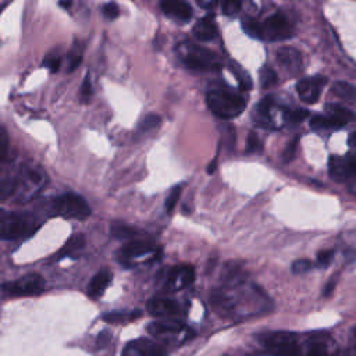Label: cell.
Segmentation results:
<instances>
[{
    "label": "cell",
    "mask_w": 356,
    "mask_h": 356,
    "mask_svg": "<svg viewBox=\"0 0 356 356\" xmlns=\"http://www.w3.org/2000/svg\"><path fill=\"white\" fill-rule=\"evenodd\" d=\"M345 161V167L348 174H356V153H349L346 154V157L343 159Z\"/></svg>",
    "instance_id": "cell-40"
},
{
    "label": "cell",
    "mask_w": 356,
    "mask_h": 356,
    "mask_svg": "<svg viewBox=\"0 0 356 356\" xmlns=\"http://www.w3.org/2000/svg\"><path fill=\"white\" fill-rule=\"evenodd\" d=\"M0 291L7 296H33L44 291V280L36 273L26 274L15 281H8L0 285Z\"/></svg>",
    "instance_id": "cell-5"
},
{
    "label": "cell",
    "mask_w": 356,
    "mask_h": 356,
    "mask_svg": "<svg viewBox=\"0 0 356 356\" xmlns=\"http://www.w3.org/2000/svg\"><path fill=\"white\" fill-rule=\"evenodd\" d=\"M261 149V142L259 139V136L254 132H250L248 135V140H246V153H256Z\"/></svg>",
    "instance_id": "cell-34"
},
{
    "label": "cell",
    "mask_w": 356,
    "mask_h": 356,
    "mask_svg": "<svg viewBox=\"0 0 356 356\" xmlns=\"http://www.w3.org/2000/svg\"><path fill=\"white\" fill-rule=\"evenodd\" d=\"M195 280V270L191 266H175L170 268L165 280V288L168 291H179L191 285Z\"/></svg>",
    "instance_id": "cell-10"
},
{
    "label": "cell",
    "mask_w": 356,
    "mask_h": 356,
    "mask_svg": "<svg viewBox=\"0 0 356 356\" xmlns=\"http://www.w3.org/2000/svg\"><path fill=\"white\" fill-rule=\"evenodd\" d=\"M206 103L214 115L222 120L238 117L245 110V99L227 89H213L206 95Z\"/></svg>",
    "instance_id": "cell-1"
},
{
    "label": "cell",
    "mask_w": 356,
    "mask_h": 356,
    "mask_svg": "<svg viewBox=\"0 0 356 356\" xmlns=\"http://www.w3.org/2000/svg\"><path fill=\"white\" fill-rule=\"evenodd\" d=\"M82 61V54L78 51H74L72 56L70 57V71H74Z\"/></svg>",
    "instance_id": "cell-41"
},
{
    "label": "cell",
    "mask_w": 356,
    "mask_h": 356,
    "mask_svg": "<svg viewBox=\"0 0 356 356\" xmlns=\"http://www.w3.org/2000/svg\"><path fill=\"white\" fill-rule=\"evenodd\" d=\"M54 211L65 218H76L83 220L90 216L92 210L86 200L72 192L64 193L54 199Z\"/></svg>",
    "instance_id": "cell-6"
},
{
    "label": "cell",
    "mask_w": 356,
    "mask_h": 356,
    "mask_svg": "<svg viewBox=\"0 0 356 356\" xmlns=\"http://www.w3.org/2000/svg\"><path fill=\"white\" fill-rule=\"evenodd\" d=\"M222 13L228 17H232L241 10V0H222Z\"/></svg>",
    "instance_id": "cell-29"
},
{
    "label": "cell",
    "mask_w": 356,
    "mask_h": 356,
    "mask_svg": "<svg viewBox=\"0 0 356 356\" xmlns=\"http://www.w3.org/2000/svg\"><path fill=\"white\" fill-rule=\"evenodd\" d=\"M60 4H61L63 7H70L71 1H70V0H63V1H60Z\"/></svg>",
    "instance_id": "cell-45"
},
{
    "label": "cell",
    "mask_w": 356,
    "mask_h": 356,
    "mask_svg": "<svg viewBox=\"0 0 356 356\" xmlns=\"http://www.w3.org/2000/svg\"><path fill=\"white\" fill-rule=\"evenodd\" d=\"M307 115H309V111L305 110V108H298V110H292V111L286 110V113H285V120H286L288 122H296V124H298V122L303 121Z\"/></svg>",
    "instance_id": "cell-30"
},
{
    "label": "cell",
    "mask_w": 356,
    "mask_h": 356,
    "mask_svg": "<svg viewBox=\"0 0 356 356\" xmlns=\"http://www.w3.org/2000/svg\"><path fill=\"white\" fill-rule=\"evenodd\" d=\"M327 117L330 120V129H338L348 124L350 118H353V114L350 110L339 106V104H330L327 106Z\"/></svg>",
    "instance_id": "cell-16"
},
{
    "label": "cell",
    "mask_w": 356,
    "mask_h": 356,
    "mask_svg": "<svg viewBox=\"0 0 356 356\" xmlns=\"http://www.w3.org/2000/svg\"><path fill=\"white\" fill-rule=\"evenodd\" d=\"M178 54L182 63L191 70L206 71V70L220 68L217 56L209 49H204L192 43H182L178 47Z\"/></svg>",
    "instance_id": "cell-2"
},
{
    "label": "cell",
    "mask_w": 356,
    "mask_h": 356,
    "mask_svg": "<svg viewBox=\"0 0 356 356\" xmlns=\"http://www.w3.org/2000/svg\"><path fill=\"white\" fill-rule=\"evenodd\" d=\"M261 28H263V39H267V40H274V42L285 40L293 35L292 25L289 24L288 18L281 13L270 15L261 24Z\"/></svg>",
    "instance_id": "cell-8"
},
{
    "label": "cell",
    "mask_w": 356,
    "mask_h": 356,
    "mask_svg": "<svg viewBox=\"0 0 356 356\" xmlns=\"http://www.w3.org/2000/svg\"><path fill=\"white\" fill-rule=\"evenodd\" d=\"M140 310H134V312H108L106 314H103V320L107 323H113V324H120L124 321H129V320H135L138 317H140Z\"/></svg>",
    "instance_id": "cell-21"
},
{
    "label": "cell",
    "mask_w": 356,
    "mask_h": 356,
    "mask_svg": "<svg viewBox=\"0 0 356 356\" xmlns=\"http://www.w3.org/2000/svg\"><path fill=\"white\" fill-rule=\"evenodd\" d=\"M122 353L128 356H161L165 355V349L150 339L139 338L128 342Z\"/></svg>",
    "instance_id": "cell-11"
},
{
    "label": "cell",
    "mask_w": 356,
    "mask_h": 356,
    "mask_svg": "<svg viewBox=\"0 0 356 356\" xmlns=\"http://www.w3.org/2000/svg\"><path fill=\"white\" fill-rule=\"evenodd\" d=\"M160 8L165 15L179 22H186L192 18V7L185 0H161Z\"/></svg>",
    "instance_id": "cell-14"
},
{
    "label": "cell",
    "mask_w": 356,
    "mask_h": 356,
    "mask_svg": "<svg viewBox=\"0 0 356 356\" xmlns=\"http://www.w3.org/2000/svg\"><path fill=\"white\" fill-rule=\"evenodd\" d=\"M8 149V136L3 127H0V161L4 159Z\"/></svg>",
    "instance_id": "cell-39"
},
{
    "label": "cell",
    "mask_w": 356,
    "mask_h": 356,
    "mask_svg": "<svg viewBox=\"0 0 356 356\" xmlns=\"http://www.w3.org/2000/svg\"><path fill=\"white\" fill-rule=\"evenodd\" d=\"M348 142H349V145H350L352 147H356V131L350 135V138H349Z\"/></svg>",
    "instance_id": "cell-44"
},
{
    "label": "cell",
    "mask_w": 356,
    "mask_h": 356,
    "mask_svg": "<svg viewBox=\"0 0 356 356\" xmlns=\"http://www.w3.org/2000/svg\"><path fill=\"white\" fill-rule=\"evenodd\" d=\"M179 196H181V188H179V186H175V188L170 192L168 197L165 199V211H167V214H171V213H172V210H174V207H175L178 199H179Z\"/></svg>",
    "instance_id": "cell-31"
},
{
    "label": "cell",
    "mask_w": 356,
    "mask_h": 356,
    "mask_svg": "<svg viewBox=\"0 0 356 356\" xmlns=\"http://www.w3.org/2000/svg\"><path fill=\"white\" fill-rule=\"evenodd\" d=\"M310 128L314 131H321V129H330V120L327 115H314L310 120Z\"/></svg>",
    "instance_id": "cell-32"
},
{
    "label": "cell",
    "mask_w": 356,
    "mask_h": 356,
    "mask_svg": "<svg viewBox=\"0 0 356 356\" xmlns=\"http://www.w3.org/2000/svg\"><path fill=\"white\" fill-rule=\"evenodd\" d=\"M110 341H111L110 332H108V331H103V332L99 335V338H97V345L103 348V346H106Z\"/></svg>",
    "instance_id": "cell-43"
},
{
    "label": "cell",
    "mask_w": 356,
    "mask_h": 356,
    "mask_svg": "<svg viewBox=\"0 0 356 356\" xmlns=\"http://www.w3.org/2000/svg\"><path fill=\"white\" fill-rule=\"evenodd\" d=\"M154 250L153 243L147 242V241H132L129 243H127L124 248L120 249L118 256L121 259V261H131L134 259L142 257L145 254H149Z\"/></svg>",
    "instance_id": "cell-15"
},
{
    "label": "cell",
    "mask_w": 356,
    "mask_h": 356,
    "mask_svg": "<svg viewBox=\"0 0 356 356\" xmlns=\"http://www.w3.org/2000/svg\"><path fill=\"white\" fill-rule=\"evenodd\" d=\"M3 213H4V210H3V209H0V217H1V214H3Z\"/></svg>",
    "instance_id": "cell-46"
},
{
    "label": "cell",
    "mask_w": 356,
    "mask_h": 356,
    "mask_svg": "<svg viewBox=\"0 0 356 356\" xmlns=\"http://www.w3.org/2000/svg\"><path fill=\"white\" fill-rule=\"evenodd\" d=\"M312 268V263L306 259H299L292 263V271L296 274H303Z\"/></svg>",
    "instance_id": "cell-38"
},
{
    "label": "cell",
    "mask_w": 356,
    "mask_h": 356,
    "mask_svg": "<svg viewBox=\"0 0 356 356\" xmlns=\"http://www.w3.org/2000/svg\"><path fill=\"white\" fill-rule=\"evenodd\" d=\"M261 346L266 349L280 353V355H295L300 352V345L298 342V335L295 332L274 331L264 332L257 337Z\"/></svg>",
    "instance_id": "cell-3"
},
{
    "label": "cell",
    "mask_w": 356,
    "mask_h": 356,
    "mask_svg": "<svg viewBox=\"0 0 356 356\" xmlns=\"http://www.w3.org/2000/svg\"><path fill=\"white\" fill-rule=\"evenodd\" d=\"M231 71H232V74L235 75V78L238 79V83H239V86H241L242 90H249V89L252 88V81H250V78L248 76V74H246L239 65L232 64Z\"/></svg>",
    "instance_id": "cell-25"
},
{
    "label": "cell",
    "mask_w": 356,
    "mask_h": 356,
    "mask_svg": "<svg viewBox=\"0 0 356 356\" xmlns=\"http://www.w3.org/2000/svg\"><path fill=\"white\" fill-rule=\"evenodd\" d=\"M298 142H299V138L292 139V140L289 142V145L286 146V149L284 150V153H282V160H284L285 163L291 161V160L295 157V152H296V147H298Z\"/></svg>",
    "instance_id": "cell-36"
},
{
    "label": "cell",
    "mask_w": 356,
    "mask_h": 356,
    "mask_svg": "<svg viewBox=\"0 0 356 356\" xmlns=\"http://www.w3.org/2000/svg\"><path fill=\"white\" fill-rule=\"evenodd\" d=\"M328 170H330V175L335 181H343L349 175L345 167V161L339 156H331L328 163Z\"/></svg>",
    "instance_id": "cell-20"
},
{
    "label": "cell",
    "mask_w": 356,
    "mask_h": 356,
    "mask_svg": "<svg viewBox=\"0 0 356 356\" xmlns=\"http://www.w3.org/2000/svg\"><path fill=\"white\" fill-rule=\"evenodd\" d=\"M332 93L335 96H338L339 99H343V100H355L356 97V89L355 86H352L350 83L348 82H342V81H338L332 85L331 88Z\"/></svg>",
    "instance_id": "cell-22"
},
{
    "label": "cell",
    "mask_w": 356,
    "mask_h": 356,
    "mask_svg": "<svg viewBox=\"0 0 356 356\" xmlns=\"http://www.w3.org/2000/svg\"><path fill=\"white\" fill-rule=\"evenodd\" d=\"M161 122V118L156 114H150L147 117H145L142 121H140V125H139V131L142 132H146V131H150L156 127H159Z\"/></svg>",
    "instance_id": "cell-28"
},
{
    "label": "cell",
    "mask_w": 356,
    "mask_h": 356,
    "mask_svg": "<svg viewBox=\"0 0 356 356\" xmlns=\"http://www.w3.org/2000/svg\"><path fill=\"white\" fill-rule=\"evenodd\" d=\"M92 82H90V76L89 74H86L83 82H82V86H81V100L83 103H89L90 102V97H92Z\"/></svg>",
    "instance_id": "cell-33"
},
{
    "label": "cell",
    "mask_w": 356,
    "mask_h": 356,
    "mask_svg": "<svg viewBox=\"0 0 356 356\" xmlns=\"http://www.w3.org/2000/svg\"><path fill=\"white\" fill-rule=\"evenodd\" d=\"M260 83L263 88H270L277 83V72L271 67H264L260 71Z\"/></svg>",
    "instance_id": "cell-26"
},
{
    "label": "cell",
    "mask_w": 356,
    "mask_h": 356,
    "mask_svg": "<svg viewBox=\"0 0 356 356\" xmlns=\"http://www.w3.org/2000/svg\"><path fill=\"white\" fill-rule=\"evenodd\" d=\"M33 231V220L26 214L4 211L0 217V239H18Z\"/></svg>",
    "instance_id": "cell-4"
},
{
    "label": "cell",
    "mask_w": 356,
    "mask_h": 356,
    "mask_svg": "<svg viewBox=\"0 0 356 356\" xmlns=\"http://www.w3.org/2000/svg\"><path fill=\"white\" fill-rule=\"evenodd\" d=\"M277 61L282 70L291 75H296L303 68V58L299 50L293 47H281L277 51Z\"/></svg>",
    "instance_id": "cell-12"
},
{
    "label": "cell",
    "mask_w": 356,
    "mask_h": 356,
    "mask_svg": "<svg viewBox=\"0 0 356 356\" xmlns=\"http://www.w3.org/2000/svg\"><path fill=\"white\" fill-rule=\"evenodd\" d=\"M85 245V238L82 235H75L71 236L65 245L60 249V252L57 253V259H63V257H68L71 254H75L78 250H81Z\"/></svg>",
    "instance_id": "cell-19"
},
{
    "label": "cell",
    "mask_w": 356,
    "mask_h": 356,
    "mask_svg": "<svg viewBox=\"0 0 356 356\" xmlns=\"http://www.w3.org/2000/svg\"><path fill=\"white\" fill-rule=\"evenodd\" d=\"M334 259V250L332 249H327V250H321L317 253V264L321 267L328 266Z\"/></svg>",
    "instance_id": "cell-37"
},
{
    "label": "cell",
    "mask_w": 356,
    "mask_h": 356,
    "mask_svg": "<svg viewBox=\"0 0 356 356\" xmlns=\"http://www.w3.org/2000/svg\"><path fill=\"white\" fill-rule=\"evenodd\" d=\"M110 282H111V274H110V271L102 270V271H99V273L92 278V281H90L89 285H88L86 292H88V295H89L90 298L97 299V298H100V296L104 293V291L107 289V286L110 285Z\"/></svg>",
    "instance_id": "cell-18"
},
{
    "label": "cell",
    "mask_w": 356,
    "mask_h": 356,
    "mask_svg": "<svg viewBox=\"0 0 356 356\" xmlns=\"http://www.w3.org/2000/svg\"><path fill=\"white\" fill-rule=\"evenodd\" d=\"M147 331L160 339L164 341H178L184 342L189 339L193 332L188 330L182 323L175 320H161V321H153L147 325Z\"/></svg>",
    "instance_id": "cell-7"
},
{
    "label": "cell",
    "mask_w": 356,
    "mask_h": 356,
    "mask_svg": "<svg viewBox=\"0 0 356 356\" xmlns=\"http://www.w3.org/2000/svg\"><path fill=\"white\" fill-rule=\"evenodd\" d=\"M243 31L252 36V38H257V39H263V28H261V24L254 21V19H245L243 24Z\"/></svg>",
    "instance_id": "cell-24"
},
{
    "label": "cell",
    "mask_w": 356,
    "mask_h": 356,
    "mask_svg": "<svg viewBox=\"0 0 356 356\" xmlns=\"http://www.w3.org/2000/svg\"><path fill=\"white\" fill-rule=\"evenodd\" d=\"M102 13H103V15H104L107 19H115V18L120 15V7L117 6V3L110 1V3H106V4L103 6Z\"/></svg>",
    "instance_id": "cell-35"
},
{
    "label": "cell",
    "mask_w": 356,
    "mask_h": 356,
    "mask_svg": "<svg viewBox=\"0 0 356 356\" xmlns=\"http://www.w3.org/2000/svg\"><path fill=\"white\" fill-rule=\"evenodd\" d=\"M147 312L154 316V317H171V316H177L181 312V306L177 300L170 299V298H161V296H156L152 298L147 302Z\"/></svg>",
    "instance_id": "cell-13"
},
{
    "label": "cell",
    "mask_w": 356,
    "mask_h": 356,
    "mask_svg": "<svg viewBox=\"0 0 356 356\" xmlns=\"http://www.w3.org/2000/svg\"><path fill=\"white\" fill-rule=\"evenodd\" d=\"M217 28L214 24V19L210 15H206L200 18L195 26H193V35L200 42H209L216 38Z\"/></svg>",
    "instance_id": "cell-17"
},
{
    "label": "cell",
    "mask_w": 356,
    "mask_h": 356,
    "mask_svg": "<svg viewBox=\"0 0 356 356\" xmlns=\"http://www.w3.org/2000/svg\"><path fill=\"white\" fill-rule=\"evenodd\" d=\"M325 82H327V79L320 75L300 79L296 83V90H298L299 97L306 103H314L320 97Z\"/></svg>",
    "instance_id": "cell-9"
},
{
    "label": "cell",
    "mask_w": 356,
    "mask_h": 356,
    "mask_svg": "<svg viewBox=\"0 0 356 356\" xmlns=\"http://www.w3.org/2000/svg\"><path fill=\"white\" fill-rule=\"evenodd\" d=\"M110 231H111V235L118 239H128L136 235V231L125 224H113Z\"/></svg>",
    "instance_id": "cell-23"
},
{
    "label": "cell",
    "mask_w": 356,
    "mask_h": 356,
    "mask_svg": "<svg viewBox=\"0 0 356 356\" xmlns=\"http://www.w3.org/2000/svg\"><path fill=\"white\" fill-rule=\"evenodd\" d=\"M220 0H197V6L203 10H211L217 6Z\"/></svg>",
    "instance_id": "cell-42"
},
{
    "label": "cell",
    "mask_w": 356,
    "mask_h": 356,
    "mask_svg": "<svg viewBox=\"0 0 356 356\" xmlns=\"http://www.w3.org/2000/svg\"><path fill=\"white\" fill-rule=\"evenodd\" d=\"M60 64H61V57H60V54L56 53V51L47 54V56L44 57V60H43V65H44L49 71H51V72L58 71Z\"/></svg>",
    "instance_id": "cell-27"
}]
</instances>
